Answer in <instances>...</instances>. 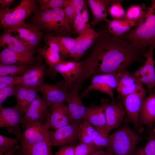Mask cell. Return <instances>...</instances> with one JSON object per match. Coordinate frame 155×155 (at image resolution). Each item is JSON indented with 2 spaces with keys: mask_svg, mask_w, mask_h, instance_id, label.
I'll list each match as a JSON object with an SVG mask.
<instances>
[{
  "mask_svg": "<svg viewBox=\"0 0 155 155\" xmlns=\"http://www.w3.org/2000/svg\"><path fill=\"white\" fill-rule=\"evenodd\" d=\"M111 34L108 30L99 33L91 52L81 62L82 72L74 85L82 86L95 74L125 71L144 53L132 43Z\"/></svg>",
  "mask_w": 155,
  "mask_h": 155,
  "instance_id": "1",
  "label": "cell"
},
{
  "mask_svg": "<svg viewBox=\"0 0 155 155\" xmlns=\"http://www.w3.org/2000/svg\"><path fill=\"white\" fill-rule=\"evenodd\" d=\"M144 50L155 46V0L151 4L142 23L120 37Z\"/></svg>",
  "mask_w": 155,
  "mask_h": 155,
  "instance_id": "2",
  "label": "cell"
},
{
  "mask_svg": "<svg viewBox=\"0 0 155 155\" xmlns=\"http://www.w3.org/2000/svg\"><path fill=\"white\" fill-rule=\"evenodd\" d=\"M34 24L39 30L58 35L69 33L71 28L66 18L63 8H57L34 12Z\"/></svg>",
  "mask_w": 155,
  "mask_h": 155,
  "instance_id": "3",
  "label": "cell"
},
{
  "mask_svg": "<svg viewBox=\"0 0 155 155\" xmlns=\"http://www.w3.org/2000/svg\"><path fill=\"white\" fill-rule=\"evenodd\" d=\"M144 138L125 124L109 136L106 150L114 155H134L137 144Z\"/></svg>",
  "mask_w": 155,
  "mask_h": 155,
  "instance_id": "4",
  "label": "cell"
},
{
  "mask_svg": "<svg viewBox=\"0 0 155 155\" xmlns=\"http://www.w3.org/2000/svg\"><path fill=\"white\" fill-rule=\"evenodd\" d=\"M37 9L35 1L33 0H22L17 6L9 10L0 9V28H12L24 23Z\"/></svg>",
  "mask_w": 155,
  "mask_h": 155,
  "instance_id": "5",
  "label": "cell"
},
{
  "mask_svg": "<svg viewBox=\"0 0 155 155\" xmlns=\"http://www.w3.org/2000/svg\"><path fill=\"white\" fill-rule=\"evenodd\" d=\"M125 71L98 73L92 75L90 78V84L82 92L81 97L87 96L90 91L94 90L106 94L112 101H115L114 91Z\"/></svg>",
  "mask_w": 155,
  "mask_h": 155,
  "instance_id": "6",
  "label": "cell"
},
{
  "mask_svg": "<svg viewBox=\"0 0 155 155\" xmlns=\"http://www.w3.org/2000/svg\"><path fill=\"white\" fill-rule=\"evenodd\" d=\"M146 92V90L141 83L134 92L123 99L127 114L137 130L141 133L143 128L140 125L139 118Z\"/></svg>",
  "mask_w": 155,
  "mask_h": 155,
  "instance_id": "7",
  "label": "cell"
},
{
  "mask_svg": "<svg viewBox=\"0 0 155 155\" xmlns=\"http://www.w3.org/2000/svg\"><path fill=\"white\" fill-rule=\"evenodd\" d=\"M155 46H150L146 52L143 54L146 60L144 64L136 71L131 73L141 83L147 86L150 94L155 87V60L153 57V52Z\"/></svg>",
  "mask_w": 155,
  "mask_h": 155,
  "instance_id": "8",
  "label": "cell"
},
{
  "mask_svg": "<svg viewBox=\"0 0 155 155\" xmlns=\"http://www.w3.org/2000/svg\"><path fill=\"white\" fill-rule=\"evenodd\" d=\"M21 135L22 146L29 147L38 143L49 141V129L46 124L38 121L30 123Z\"/></svg>",
  "mask_w": 155,
  "mask_h": 155,
  "instance_id": "9",
  "label": "cell"
},
{
  "mask_svg": "<svg viewBox=\"0 0 155 155\" xmlns=\"http://www.w3.org/2000/svg\"><path fill=\"white\" fill-rule=\"evenodd\" d=\"M69 90L64 80L53 84L44 81L38 86V91L42 93L43 98L51 106L57 103L66 102Z\"/></svg>",
  "mask_w": 155,
  "mask_h": 155,
  "instance_id": "10",
  "label": "cell"
},
{
  "mask_svg": "<svg viewBox=\"0 0 155 155\" xmlns=\"http://www.w3.org/2000/svg\"><path fill=\"white\" fill-rule=\"evenodd\" d=\"M82 121L70 123L55 131H49V140L51 146H62L78 139L79 130Z\"/></svg>",
  "mask_w": 155,
  "mask_h": 155,
  "instance_id": "11",
  "label": "cell"
},
{
  "mask_svg": "<svg viewBox=\"0 0 155 155\" xmlns=\"http://www.w3.org/2000/svg\"><path fill=\"white\" fill-rule=\"evenodd\" d=\"M50 106L37 94L22 117L21 122L22 128L24 129L28 124L35 121L44 123L46 120L48 108Z\"/></svg>",
  "mask_w": 155,
  "mask_h": 155,
  "instance_id": "12",
  "label": "cell"
},
{
  "mask_svg": "<svg viewBox=\"0 0 155 155\" xmlns=\"http://www.w3.org/2000/svg\"><path fill=\"white\" fill-rule=\"evenodd\" d=\"M81 87L75 85L70 88L67 100V107L70 123L81 121L85 114L88 107L83 103L79 90Z\"/></svg>",
  "mask_w": 155,
  "mask_h": 155,
  "instance_id": "13",
  "label": "cell"
},
{
  "mask_svg": "<svg viewBox=\"0 0 155 155\" xmlns=\"http://www.w3.org/2000/svg\"><path fill=\"white\" fill-rule=\"evenodd\" d=\"M81 62L62 61L51 70L54 73H59L63 76L66 86L69 89L79 78L82 72Z\"/></svg>",
  "mask_w": 155,
  "mask_h": 155,
  "instance_id": "14",
  "label": "cell"
},
{
  "mask_svg": "<svg viewBox=\"0 0 155 155\" xmlns=\"http://www.w3.org/2000/svg\"><path fill=\"white\" fill-rule=\"evenodd\" d=\"M44 37L45 45L38 49L37 52L44 59L51 70L55 65L62 61L60 55L59 46L54 36L48 34Z\"/></svg>",
  "mask_w": 155,
  "mask_h": 155,
  "instance_id": "15",
  "label": "cell"
},
{
  "mask_svg": "<svg viewBox=\"0 0 155 155\" xmlns=\"http://www.w3.org/2000/svg\"><path fill=\"white\" fill-rule=\"evenodd\" d=\"M11 28L13 33H17V36L34 51L39 43L44 32L40 31L34 25L24 22Z\"/></svg>",
  "mask_w": 155,
  "mask_h": 155,
  "instance_id": "16",
  "label": "cell"
},
{
  "mask_svg": "<svg viewBox=\"0 0 155 155\" xmlns=\"http://www.w3.org/2000/svg\"><path fill=\"white\" fill-rule=\"evenodd\" d=\"M11 28L5 29L0 36V46L7 48L24 56L32 57L34 51L31 49L24 41L16 35H12Z\"/></svg>",
  "mask_w": 155,
  "mask_h": 155,
  "instance_id": "17",
  "label": "cell"
},
{
  "mask_svg": "<svg viewBox=\"0 0 155 155\" xmlns=\"http://www.w3.org/2000/svg\"><path fill=\"white\" fill-rule=\"evenodd\" d=\"M51 110V113L48 114L45 124L48 129L56 130L70 123L66 105L63 102L53 104Z\"/></svg>",
  "mask_w": 155,
  "mask_h": 155,
  "instance_id": "18",
  "label": "cell"
},
{
  "mask_svg": "<svg viewBox=\"0 0 155 155\" xmlns=\"http://www.w3.org/2000/svg\"><path fill=\"white\" fill-rule=\"evenodd\" d=\"M105 115L106 121V128L110 132L118 128L123 122L125 112L122 104L115 101L104 103Z\"/></svg>",
  "mask_w": 155,
  "mask_h": 155,
  "instance_id": "19",
  "label": "cell"
},
{
  "mask_svg": "<svg viewBox=\"0 0 155 155\" xmlns=\"http://www.w3.org/2000/svg\"><path fill=\"white\" fill-rule=\"evenodd\" d=\"M16 86V105L24 115L37 95L38 86L29 87L20 83L17 84Z\"/></svg>",
  "mask_w": 155,
  "mask_h": 155,
  "instance_id": "20",
  "label": "cell"
},
{
  "mask_svg": "<svg viewBox=\"0 0 155 155\" xmlns=\"http://www.w3.org/2000/svg\"><path fill=\"white\" fill-rule=\"evenodd\" d=\"M45 66L39 63L18 76V83L31 87L38 86L44 81Z\"/></svg>",
  "mask_w": 155,
  "mask_h": 155,
  "instance_id": "21",
  "label": "cell"
},
{
  "mask_svg": "<svg viewBox=\"0 0 155 155\" xmlns=\"http://www.w3.org/2000/svg\"><path fill=\"white\" fill-rule=\"evenodd\" d=\"M0 109V127L18 128L24 115L18 107Z\"/></svg>",
  "mask_w": 155,
  "mask_h": 155,
  "instance_id": "22",
  "label": "cell"
},
{
  "mask_svg": "<svg viewBox=\"0 0 155 155\" xmlns=\"http://www.w3.org/2000/svg\"><path fill=\"white\" fill-rule=\"evenodd\" d=\"M38 58L28 57L7 48L0 53V63L5 65H35Z\"/></svg>",
  "mask_w": 155,
  "mask_h": 155,
  "instance_id": "23",
  "label": "cell"
},
{
  "mask_svg": "<svg viewBox=\"0 0 155 155\" xmlns=\"http://www.w3.org/2000/svg\"><path fill=\"white\" fill-rule=\"evenodd\" d=\"M99 33L90 28L75 38V59H79L84 55V52L93 44Z\"/></svg>",
  "mask_w": 155,
  "mask_h": 155,
  "instance_id": "24",
  "label": "cell"
},
{
  "mask_svg": "<svg viewBox=\"0 0 155 155\" xmlns=\"http://www.w3.org/2000/svg\"><path fill=\"white\" fill-rule=\"evenodd\" d=\"M92 125L94 128L105 127L106 121L105 115V104L96 105L91 104L88 107L82 119Z\"/></svg>",
  "mask_w": 155,
  "mask_h": 155,
  "instance_id": "25",
  "label": "cell"
},
{
  "mask_svg": "<svg viewBox=\"0 0 155 155\" xmlns=\"http://www.w3.org/2000/svg\"><path fill=\"white\" fill-rule=\"evenodd\" d=\"M141 83L131 74L125 71L117 88L118 98L123 99L127 96L134 92Z\"/></svg>",
  "mask_w": 155,
  "mask_h": 155,
  "instance_id": "26",
  "label": "cell"
},
{
  "mask_svg": "<svg viewBox=\"0 0 155 155\" xmlns=\"http://www.w3.org/2000/svg\"><path fill=\"white\" fill-rule=\"evenodd\" d=\"M155 121V93L144 99L139 118V123L150 125Z\"/></svg>",
  "mask_w": 155,
  "mask_h": 155,
  "instance_id": "27",
  "label": "cell"
},
{
  "mask_svg": "<svg viewBox=\"0 0 155 155\" xmlns=\"http://www.w3.org/2000/svg\"><path fill=\"white\" fill-rule=\"evenodd\" d=\"M105 21L108 25V31L113 36L120 38L130 31L133 24L126 18L121 20L106 19Z\"/></svg>",
  "mask_w": 155,
  "mask_h": 155,
  "instance_id": "28",
  "label": "cell"
},
{
  "mask_svg": "<svg viewBox=\"0 0 155 155\" xmlns=\"http://www.w3.org/2000/svg\"><path fill=\"white\" fill-rule=\"evenodd\" d=\"M87 1L93 16L91 24L95 25L102 20L105 21L108 16L106 1L88 0Z\"/></svg>",
  "mask_w": 155,
  "mask_h": 155,
  "instance_id": "29",
  "label": "cell"
},
{
  "mask_svg": "<svg viewBox=\"0 0 155 155\" xmlns=\"http://www.w3.org/2000/svg\"><path fill=\"white\" fill-rule=\"evenodd\" d=\"M149 8L144 4L132 5L126 12V18L131 22L134 26H138L143 21Z\"/></svg>",
  "mask_w": 155,
  "mask_h": 155,
  "instance_id": "30",
  "label": "cell"
},
{
  "mask_svg": "<svg viewBox=\"0 0 155 155\" xmlns=\"http://www.w3.org/2000/svg\"><path fill=\"white\" fill-rule=\"evenodd\" d=\"M58 43L60 53L65 57L75 58L76 40L75 38L63 36H54Z\"/></svg>",
  "mask_w": 155,
  "mask_h": 155,
  "instance_id": "31",
  "label": "cell"
},
{
  "mask_svg": "<svg viewBox=\"0 0 155 155\" xmlns=\"http://www.w3.org/2000/svg\"><path fill=\"white\" fill-rule=\"evenodd\" d=\"M50 141L39 142L29 147H21L22 155H53Z\"/></svg>",
  "mask_w": 155,
  "mask_h": 155,
  "instance_id": "32",
  "label": "cell"
},
{
  "mask_svg": "<svg viewBox=\"0 0 155 155\" xmlns=\"http://www.w3.org/2000/svg\"><path fill=\"white\" fill-rule=\"evenodd\" d=\"M33 65H5L0 64V77L7 76L9 74L12 76H18L22 75Z\"/></svg>",
  "mask_w": 155,
  "mask_h": 155,
  "instance_id": "33",
  "label": "cell"
},
{
  "mask_svg": "<svg viewBox=\"0 0 155 155\" xmlns=\"http://www.w3.org/2000/svg\"><path fill=\"white\" fill-rule=\"evenodd\" d=\"M95 128L88 121L83 120L80 126L78 139L80 143L93 144L92 136Z\"/></svg>",
  "mask_w": 155,
  "mask_h": 155,
  "instance_id": "34",
  "label": "cell"
},
{
  "mask_svg": "<svg viewBox=\"0 0 155 155\" xmlns=\"http://www.w3.org/2000/svg\"><path fill=\"white\" fill-rule=\"evenodd\" d=\"M103 127L94 128L92 136L93 144L100 150L108 146L109 132L106 128Z\"/></svg>",
  "mask_w": 155,
  "mask_h": 155,
  "instance_id": "35",
  "label": "cell"
},
{
  "mask_svg": "<svg viewBox=\"0 0 155 155\" xmlns=\"http://www.w3.org/2000/svg\"><path fill=\"white\" fill-rule=\"evenodd\" d=\"M121 0L107 1V5H109L108 13L113 19L121 20L126 18V12L123 7Z\"/></svg>",
  "mask_w": 155,
  "mask_h": 155,
  "instance_id": "36",
  "label": "cell"
},
{
  "mask_svg": "<svg viewBox=\"0 0 155 155\" xmlns=\"http://www.w3.org/2000/svg\"><path fill=\"white\" fill-rule=\"evenodd\" d=\"M69 0H38L40 10L44 11L57 8H63Z\"/></svg>",
  "mask_w": 155,
  "mask_h": 155,
  "instance_id": "37",
  "label": "cell"
},
{
  "mask_svg": "<svg viewBox=\"0 0 155 155\" xmlns=\"http://www.w3.org/2000/svg\"><path fill=\"white\" fill-rule=\"evenodd\" d=\"M93 144L81 143L75 147V155H91L96 151L100 150Z\"/></svg>",
  "mask_w": 155,
  "mask_h": 155,
  "instance_id": "38",
  "label": "cell"
},
{
  "mask_svg": "<svg viewBox=\"0 0 155 155\" xmlns=\"http://www.w3.org/2000/svg\"><path fill=\"white\" fill-rule=\"evenodd\" d=\"M18 142V140L15 138H10L0 135V155L10 151Z\"/></svg>",
  "mask_w": 155,
  "mask_h": 155,
  "instance_id": "39",
  "label": "cell"
},
{
  "mask_svg": "<svg viewBox=\"0 0 155 155\" xmlns=\"http://www.w3.org/2000/svg\"><path fill=\"white\" fill-rule=\"evenodd\" d=\"M142 150L145 155H155V132L153 131L149 136Z\"/></svg>",
  "mask_w": 155,
  "mask_h": 155,
  "instance_id": "40",
  "label": "cell"
},
{
  "mask_svg": "<svg viewBox=\"0 0 155 155\" xmlns=\"http://www.w3.org/2000/svg\"><path fill=\"white\" fill-rule=\"evenodd\" d=\"M18 76L7 75L0 77V90L7 87L16 86L18 83Z\"/></svg>",
  "mask_w": 155,
  "mask_h": 155,
  "instance_id": "41",
  "label": "cell"
},
{
  "mask_svg": "<svg viewBox=\"0 0 155 155\" xmlns=\"http://www.w3.org/2000/svg\"><path fill=\"white\" fill-rule=\"evenodd\" d=\"M16 90V86L7 87L0 90V108L3 107V102L7 97L15 96Z\"/></svg>",
  "mask_w": 155,
  "mask_h": 155,
  "instance_id": "42",
  "label": "cell"
},
{
  "mask_svg": "<svg viewBox=\"0 0 155 155\" xmlns=\"http://www.w3.org/2000/svg\"><path fill=\"white\" fill-rule=\"evenodd\" d=\"M66 18L71 27L73 26V23L75 18L74 10L71 4V0H69L66 5L63 8Z\"/></svg>",
  "mask_w": 155,
  "mask_h": 155,
  "instance_id": "43",
  "label": "cell"
},
{
  "mask_svg": "<svg viewBox=\"0 0 155 155\" xmlns=\"http://www.w3.org/2000/svg\"><path fill=\"white\" fill-rule=\"evenodd\" d=\"M75 147L70 145H66L61 148L56 153L55 155H75Z\"/></svg>",
  "mask_w": 155,
  "mask_h": 155,
  "instance_id": "44",
  "label": "cell"
},
{
  "mask_svg": "<svg viewBox=\"0 0 155 155\" xmlns=\"http://www.w3.org/2000/svg\"><path fill=\"white\" fill-rule=\"evenodd\" d=\"M86 1L83 0H71V4L74 10L75 16L81 13Z\"/></svg>",
  "mask_w": 155,
  "mask_h": 155,
  "instance_id": "45",
  "label": "cell"
},
{
  "mask_svg": "<svg viewBox=\"0 0 155 155\" xmlns=\"http://www.w3.org/2000/svg\"><path fill=\"white\" fill-rule=\"evenodd\" d=\"M90 28L89 24L86 23L82 21L74 30L75 32L79 35Z\"/></svg>",
  "mask_w": 155,
  "mask_h": 155,
  "instance_id": "46",
  "label": "cell"
},
{
  "mask_svg": "<svg viewBox=\"0 0 155 155\" xmlns=\"http://www.w3.org/2000/svg\"><path fill=\"white\" fill-rule=\"evenodd\" d=\"M87 2L86 1L85 3L81 13L82 21L87 24L89 23V14L87 7Z\"/></svg>",
  "mask_w": 155,
  "mask_h": 155,
  "instance_id": "47",
  "label": "cell"
},
{
  "mask_svg": "<svg viewBox=\"0 0 155 155\" xmlns=\"http://www.w3.org/2000/svg\"><path fill=\"white\" fill-rule=\"evenodd\" d=\"M14 1V0H0V9L3 10L10 9V5Z\"/></svg>",
  "mask_w": 155,
  "mask_h": 155,
  "instance_id": "48",
  "label": "cell"
},
{
  "mask_svg": "<svg viewBox=\"0 0 155 155\" xmlns=\"http://www.w3.org/2000/svg\"><path fill=\"white\" fill-rule=\"evenodd\" d=\"M82 21V18L81 12L77 14L75 17L73 23V27L75 29L77 26Z\"/></svg>",
  "mask_w": 155,
  "mask_h": 155,
  "instance_id": "49",
  "label": "cell"
},
{
  "mask_svg": "<svg viewBox=\"0 0 155 155\" xmlns=\"http://www.w3.org/2000/svg\"><path fill=\"white\" fill-rule=\"evenodd\" d=\"M91 155H113L112 153L107 150L105 151L102 150H98Z\"/></svg>",
  "mask_w": 155,
  "mask_h": 155,
  "instance_id": "50",
  "label": "cell"
},
{
  "mask_svg": "<svg viewBox=\"0 0 155 155\" xmlns=\"http://www.w3.org/2000/svg\"><path fill=\"white\" fill-rule=\"evenodd\" d=\"M134 155H145L144 153L142 148H139L137 149Z\"/></svg>",
  "mask_w": 155,
  "mask_h": 155,
  "instance_id": "51",
  "label": "cell"
},
{
  "mask_svg": "<svg viewBox=\"0 0 155 155\" xmlns=\"http://www.w3.org/2000/svg\"><path fill=\"white\" fill-rule=\"evenodd\" d=\"M14 149L13 148L8 152L2 155H14Z\"/></svg>",
  "mask_w": 155,
  "mask_h": 155,
  "instance_id": "52",
  "label": "cell"
},
{
  "mask_svg": "<svg viewBox=\"0 0 155 155\" xmlns=\"http://www.w3.org/2000/svg\"><path fill=\"white\" fill-rule=\"evenodd\" d=\"M154 122H155V126H154V128L153 129V131L154 132H155V121Z\"/></svg>",
  "mask_w": 155,
  "mask_h": 155,
  "instance_id": "53",
  "label": "cell"
},
{
  "mask_svg": "<svg viewBox=\"0 0 155 155\" xmlns=\"http://www.w3.org/2000/svg\"><path fill=\"white\" fill-rule=\"evenodd\" d=\"M22 155V154H18V155Z\"/></svg>",
  "mask_w": 155,
  "mask_h": 155,
  "instance_id": "54",
  "label": "cell"
},
{
  "mask_svg": "<svg viewBox=\"0 0 155 155\" xmlns=\"http://www.w3.org/2000/svg\"><path fill=\"white\" fill-rule=\"evenodd\" d=\"M154 91H155V90H154Z\"/></svg>",
  "mask_w": 155,
  "mask_h": 155,
  "instance_id": "55",
  "label": "cell"
}]
</instances>
